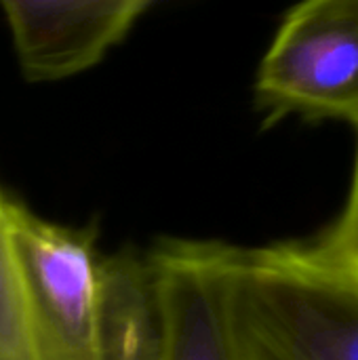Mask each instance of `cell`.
Here are the masks:
<instances>
[{
	"label": "cell",
	"mask_w": 358,
	"mask_h": 360,
	"mask_svg": "<svg viewBox=\"0 0 358 360\" xmlns=\"http://www.w3.org/2000/svg\"><path fill=\"white\" fill-rule=\"evenodd\" d=\"M95 348L97 360H167V306L150 253L101 257Z\"/></svg>",
	"instance_id": "6"
},
{
	"label": "cell",
	"mask_w": 358,
	"mask_h": 360,
	"mask_svg": "<svg viewBox=\"0 0 358 360\" xmlns=\"http://www.w3.org/2000/svg\"><path fill=\"white\" fill-rule=\"evenodd\" d=\"M222 247L169 238L150 251L167 306V360H241L226 312Z\"/></svg>",
	"instance_id": "5"
},
{
	"label": "cell",
	"mask_w": 358,
	"mask_h": 360,
	"mask_svg": "<svg viewBox=\"0 0 358 360\" xmlns=\"http://www.w3.org/2000/svg\"><path fill=\"white\" fill-rule=\"evenodd\" d=\"M222 278L241 360H358V285L306 243L224 245Z\"/></svg>",
	"instance_id": "1"
},
{
	"label": "cell",
	"mask_w": 358,
	"mask_h": 360,
	"mask_svg": "<svg viewBox=\"0 0 358 360\" xmlns=\"http://www.w3.org/2000/svg\"><path fill=\"white\" fill-rule=\"evenodd\" d=\"M8 228L40 360H97L93 234L46 221L19 200H8Z\"/></svg>",
	"instance_id": "3"
},
{
	"label": "cell",
	"mask_w": 358,
	"mask_h": 360,
	"mask_svg": "<svg viewBox=\"0 0 358 360\" xmlns=\"http://www.w3.org/2000/svg\"><path fill=\"white\" fill-rule=\"evenodd\" d=\"M8 200L0 190V360H40L8 228Z\"/></svg>",
	"instance_id": "7"
},
{
	"label": "cell",
	"mask_w": 358,
	"mask_h": 360,
	"mask_svg": "<svg viewBox=\"0 0 358 360\" xmlns=\"http://www.w3.org/2000/svg\"><path fill=\"white\" fill-rule=\"evenodd\" d=\"M312 255L358 285V148L350 194L340 217L312 243H306Z\"/></svg>",
	"instance_id": "8"
},
{
	"label": "cell",
	"mask_w": 358,
	"mask_h": 360,
	"mask_svg": "<svg viewBox=\"0 0 358 360\" xmlns=\"http://www.w3.org/2000/svg\"><path fill=\"white\" fill-rule=\"evenodd\" d=\"M255 97L272 120L333 118L358 131V0L291 8L260 63Z\"/></svg>",
	"instance_id": "2"
},
{
	"label": "cell",
	"mask_w": 358,
	"mask_h": 360,
	"mask_svg": "<svg viewBox=\"0 0 358 360\" xmlns=\"http://www.w3.org/2000/svg\"><path fill=\"white\" fill-rule=\"evenodd\" d=\"M148 0L2 2L19 68L34 82L76 76L124 40Z\"/></svg>",
	"instance_id": "4"
}]
</instances>
